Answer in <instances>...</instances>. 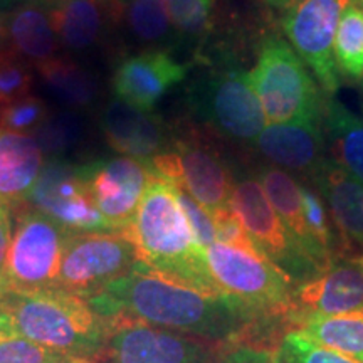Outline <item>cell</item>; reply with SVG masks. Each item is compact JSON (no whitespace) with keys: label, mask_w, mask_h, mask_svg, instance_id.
<instances>
[{"label":"cell","mask_w":363,"mask_h":363,"mask_svg":"<svg viewBox=\"0 0 363 363\" xmlns=\"http://www.w3.org/2000/svg\"><path fill=\"white\" fill-rule=\"evenodd\" d=\"M103 318L126 316L152 326L239 345L267 320L229 296H211L138 261L123 278L86 299Z\"/></svg>","instance_id":"obj_1"},{"label":"cell","mask_w":363,"mask_h":363,"mask_svg":"<svg viewBox=\"0 0 363 363\" xmlns=\"http://www.w3.org/2000/svg\"><path fill=\"white\" fill-rule=\"evenodd\" d=\"M123 234L147 266L201 293L225 296L208 272L206 249L195 240L170 180L153 174Z\"/></svg>","instance_id":"obj_2"},{"label":"cell","mask_w":363,"mask_h":363,"mask_svg":"<svg viewBox=\"0 0 363 363\" xmlns=\"http://www.w3.org/2000/svg\"><path fill=\"white\" fill-rule=\"evenodd\" d=\"M0 308L12 333L62 353L108 360L110 325L84 298L52 288L33 293H0Z\"/></svg>","instance_id":"obj_3"},{"label":"cell","mask_w":363,"mask_h":363,"mask_svg":"<svg viewBox=\"0 0 363 363\" xmlns=\"http://www.w3.org/2000/svg\"><path fill=\"white\" fill-rule=\"evenodd\" d=\"M187 106L201 128L216 138L254 145L266 116L249 72L234 66L211 69L187 88Z\"/></svg>","instance_id":"obj_4"},{"label":"cell","mask_w":363,"mask_h":363,"mask_svg":"<svg viewBox=\"0 0 363 363\" xmlns=\"http://www.w3.org/2000/svg\"><path fill=\"white\" fill-rule=\"evenodd\" d=\"M172 131V148L153 160L152 170L180 185L211 217L227 211L235 172L216 143V136L190 120Z\"/></svg>","instance_id":"obj_5"},{"label":"cell","mask_w":363,"mask_h":363,"mask_svg":"<svg viewBox=\"0 0 363 363\" xmlns=\"http://www.w3.org/2000/svg\"><path fill=\"white\" fill-rule=\"evenodd\" d=\"M249 76L271 123L321 125L323 93L305 62L279 35H266Z\"/></svg>","instance_id":"obj_6"},{"label":"cell","mask_w":363,"mask_h":363,"mask_svg":"<svg viewBox=\"0 0 363 363\" xmlns=\"http://www.w3.org/2000/svg\"><path fill=\"white\" fill-rule=\"evenodd\" d=\"M206 261L225 296L261 316L288 320L294 281L266 256L216 242L206 249Z\"/></svg>","instance_id":"obj_7"},{"label":"cell","mask_w":363,"mask_h":363,"mask_svg":"<svg viewBox=\"0 0 363 363\" xmlns=\"http://www.w3.org/2000/svg\"><path fill=\"white\" fill-rule=\"evenodd\" d=\"M66 229L43 212L27 211L17 219L9 246L0 293H33L56 288Z\"/></svg>","instance_id":"obj_8"},{"label":"cell","mask_w":363,"mask_h":363,"mask_svg":"<svg viewBox=\"0 0 363 363\" xmlns=\"http://www.w3.org/2000/svg\"><path fill=\"white\" fill-rule=\"evenodd\" d=\"M138 261L133 242L121 233L69 234L56 288L89 299L128 274Z\"/></svg>","instance_id":"obj_9"},{"label":"cell","mask_w":363,"mask_h":363,"mask_svg":"<svg viewBox=\"0 0 363 363\" xmlns=\"http://www.w3.org/2000/svg\"><path fill=\"white\" fill-rule=\"evenodd\" d=\"M230 208L259 251L293 281L306 283L323 272L276 214L256 177L235 175Z\"/></svg>","instance_id":"obj_10"},{"label":"cell","mask_w":363,"mask_h":363,"mask_svg":"<svg viewBox=\"0 0 363 363\" xmlns=\"http://www.w3.org/2000/svg\"><path fill=\"white\" fill-rule=\"evenodd\" d=\"M27 201L71 234L113 233L93 201L84 165L45 160Z\"/></svg>","instance_id":"obj_11"},{"label":"cell","mask_w":363,"mask_h":363,"mask_svg":"<svg viewBox=\"0 0 363 363\" xmlns=\"http://www.w3.org/2000/svg\"><path fill=\"white\" fill-rule=\"evenodd\" d=\"M353 0H294L286 9L283 29L296 54L313 71L326 96L338 91L335 35L342 13Z\"/></svg>","instance_id":"obj_12"},{"label":"cell","mask_w":363,"mask_h":363,"mask_svg":"<svg viewBox=\"0 0 363 363\" xmlns=\"http://www.w3.org/2000/svg\"><path fill=\"white\" fill-rule=\"evenodd\" d=\"M110 325L108 363H214L206 343L180 337L126 316L106 318Z\"/></svg>","instance_id":"obj_13"},{"label":"cell","mask_w":363,"mask_h":363,"mask_svg":"<svg viewBox=\"0 0 363 363\" xmlns=\"http://www.w3.org/2000/svg\"><path fill=\"white\" fill-rule=\"evenodd\" d=\"M88 185L99 214L113 233L128 229L155 172L147 163L116 157L84 165Z\"/></svg>","instance_id":"obj_14"},{"label":"cell","mask_w":363,"mask_h":363,"mask_svg":"<svg viewBox=\"0 0 363 363\" xmlns=\"http://www.w3.org/2000/svg\"><path fill=\"white\" fill-rule=\"evenodd\" d=\"M99 128L113 150L150 167L155 158L172 148L174 131L160 116L118 98L103 106L99 113Z\"/></svg>","instance_id":"obj_15"},{"label":"cell","mask_w":363,"mask_h":363,"mask_svg":"<svg viewBox=\"0 0 363 363\" xmlns=\"http://www.w3.org/2000/svg\"><path fill=\"white\" fill-rule=\"evenodd\" d=\"M360 308H363V267L358 261L333 262L316 278L294 289L288 321L299 330L311 316L342 315Z\"/></svg>","instance_id":"obj_16"},{"label":"cell","mask_w":363,"mask_h":363,"mask_svg":"<svg viewBox=\"0 0 363 363\" xmlns=\"http://www.w3.org/2000/svg\"><path fill=\"white\" fill-rule=\"evenodd\" d=\"M189 67L177 62L163 49H150L120 61L111 84L121 101L152 111L175 84L187 76Z\"/></svg>","instance_id":"obj_17"},{"label":"cell","mask_w":363,"mask_h":363,"mask_svg":"<svg viewBox=\"0 0 363 363\" xmlns=\"http://www.w3.org/2000/svg\"><path fill=\"white\" fill-rule=\"evenodd\" d=\"M48 4L59 43L71 52L101 45L123 12L118 0H48Z\"/></svg>","instance_id":"obj_18"},{"label":"cell","mask_w":363,"mask_h":363,"mask_svg":"<svg viewBox=\"0 0 363 363\" xmlns=\"http://www.w3.org/2000/svg\"><path fill=\"white\" fill-rule=\"evenodd\" d=\"M252 147L274 167L305 180H310L326 160L323 131L316 123L266 125Z\"/></svg>","instance_id":"obj_19"},{"label":"cell","mask_w":363,"mask_h":363,"mask_svg":"<svg viewBox=\"0 0 363 363\" xmlns=\"http://www.w3.org/2000/svg\"><path fill=\"white\" fill-rule=\"evenodd\" d=\"M308 184L328 203L340 234V246L363 249V182L326 158Z\"/></svg>","instance_id":"obj_20"},{"label":"cell","mask_w":363,"mask_h":363,"mask_svg":"<svg viewBox=\"0 0 363 363\" xmlns=\"http://www.w3.org/2000/svg\"><path fill=\"white\" fill-rule=\"evenodd\" d=\"M7 44L26 62L39 66L61 51L48 0H29L6 12Z\"/></svg>","instance_id":"obj_21"},{"label":"cell","mask_w":363,"mask_h":363,"mask_svg":"<svg viewBox=\"0 0 363 363\" xmlns=\"http://www.w3.org/2000/svg\"><path fill=\"white\" fill-rule=\"evenodd\" d=\"M44 153L33 135L0 128V203L27 201L44 167Z\"/></svg>","instance_id":"obj_22"},{"label":"cell","mask_w":363,"mask_h":363,"mask_svg":"<svg viewBox=\"0 0 363 363\" xmlns=\"http://www.w3.org/2000/svg\"><path fill=\"white\" fill-rule=\"evenodd\" d=\"M256 179L259 182L262 190H264L271 207L274 208L279 219L284 222L289 233L298 239V242L308 252V256L320 266L321 271L328 269L331 262L326 259L325 254L313 242L310 230L306 227L299 182L294 180L288 172L278 169L274 165H261L259 169H256Z\"/></svg>","instance_id":"obj_23"},{"label":"cell","mask_w":363,"mask_h":363,"mask_svg":"<svg viewBox=\"0 0 363 363\" xmlns=\"http://www.w3.org/2000/svg\"><path fill=\"white\" fill-rule=\"evenodd\" d=\"M326 158L363 182V120L343 103L326 98L321 113Z\"/></svg>","instance_id":"obj_24"},{"label":"cell","mask_w":363,"mask_h":363,"mask_svg":"<svg viewBox=\"0 0 363 363\" xmlns=\"http://www.w3.org/2000/svg\"><path fill=\"white\" fill-rule=\"evenodd\" d=\"M40 79L52 98L71 111L93 108L101 96L99 79L79 62L69 57L56 56L35 66Z\"/></svg>","instance_id":"obj_25"},{"label":"cell","mask_w":363,"mask_h":363,"mask_svg":"<svg viewBox=\"0 0 363 363\" xmlns=\"http://www.w3.org/2000/svg\"><path fill=\"white\" fill-rule=\"evenodd\" d=\"M299 330L320 345L363 363V308L342 315L311 316Z\"/></svg>","instance_id":"obj_26"},{"label":"cell","mask_w":363,"mask_h":363,"mask_svg":"<svg viewBox=\"0 0 363 363\" xmlns=\"http://www.w3.org/2000/svg\"><path fill=\"white\" fill-rule=\"evenodd\" d=\"M333 54L340 78L352 83L363 78V11L355 0L342 13Z\"/></svg>","instance_id":"obj_27"},{"label":"cell","mask_w":363,"mask_h":363,"mask_svg":"<svg viewBox=\"0 0 363 363\" xmlns=\"http://www.w3.org/2000/svg\"><path fill=\"white\" fill-rule=\"evenodd\" d=\"M126 22L133 38L145 45L160 49L177 43L165 0H130Z\"/></svg>","instance_id":"obj_28"},{"label":"cell","mask_w":363,"mask_h":363,"mask_svg":"<svg viewBox=\"0 0 363 363\" xmlns=\"http://www.w3.org/2000/svg\"><path fill=\"white\" fill-rule=\"evenodd\" d=\"M167 11L174 27L177 40L195 45L201 52L211 38L214 19L212 4L208 0H165Z\"/></svg>","instance_id":"obj_29"},{"label":"cell","mask_w":363,"mask_h":363,"mask_svg":"<svg viewBox=\"0 0 363 363\" xmlns=\"http://www.w3.org/2000/svg\"><path fill=\"white\" fill-rule=\"evenodd\" d=\"M86 123L78 111H56L49 115L44 125L33 135L44 155L62 158L72 148L84 142Z\"/></svg>","instance_id":"obj_30"},{"label":"cell","mask_w":363,"mask_h":363,"mask_svg":"<svg viewBox=\"0 0 363 363\" xmlns=\"http://www.w3.org/2000/svg\"><path fill=\"white\" fill-rule=\"evenodd\" d=\"M274 357L276 363H360L320 345L301 330H289Z\"/></svg>","instance_id":"obj_31"},{"label":"cell","mask_w":363,"mask_h":363,"mask_svg":"<svg viewBox=\"0 0 363 363\" xmlns=\"http://www.w3.org/2000/svg\"><path fill=\"white\" fill-rule=\"evenodd\" d=\"M299 192H301L303 214H305V222L313 242L325 254L326 259L333 264L335 252H338V244L335 239L333 229H331L323 199L313 185L299 184Z\"/></svg>","instance_id":"obj_32"},{"label":"cell","mask_w":363,"mask_h":363,"mask_svg":"<svg viewBox=\"0 0 363 363\" xmlns=\"http://www.w3.org/2000/svg\"><path fill=\"white\" fill-rule=\"evenodd\" d=\"M51 115L48 103L33 94L0 108V128L21 135H34Z\"/></svg>","instance_id":"obj_33"},{"label":"cell","mask_w":363,"mask_h":363,"mask_svg":"<svg viewBox=\"0 0 363 363\" xmlns=\"http://www.w3.org/2000/svg\"><path fill=\"white\" fill-rule=\"evenodd\" d=\"M34 83L30 65L11 49H0V104L27 96Z\"/></svg>","instance_id":"obj_34"},{"label":"cell","mask_w":363,"mask_h":363,"mask_svg":"<svg viewBox=\"0 0 363 363\" xmlns=\"http://www.w3.org/2000/svg\"><path fill=\"white\" fill-rule=\"evenodd\" d=\"M79 360L86 358L67 357L48 350L16 333H0V363H71Z\"/></svg>","instance_id":"obj_35"},{"label":"cell","mask_w":363,"mask_h":363,"mask_svg":"<svg viewBox=\"0 0 363 363\" xmlns=\"http://www.w3.org/2000/svg\"><path fill=\"white\" fill-rule=\"evenodd\" d=\"M175 185V184H174ZM177 189V199H179L182 211H184L185 217H187V222L192 229L194 238L197 240V244L203 249H207L208 246L217 242V235H216V227L214 222H212L211 216L203 211L202 206H199L197 202L194 201L190 195L185 192L180 185H175Z\"/></svg>","instance_id":"obj_36"},{"label":"cell","mask_w":363,"mask_h":363,"mask_svg":"<svg viewBox=\"0 0 363 363\" xmlns=\"http://www.w3.org/2000/svg\"><path fill=\"white\" fill-rule=\"evenodd\" d=\"M211 219L216 227L217 242L242 249V251L257 254V256H264L259 251V247L256 246V242L251 239V235L247 234V230L244 229V225L240 224V220L233 212V208L229 207L227 211H222L219 214L212 216Z\"/></svg>","instance_id":"obj_37"},{"label":"cell","mask_w":363,"mask_h":363,"mask_svg":"<svg viewBox=\"0 0 363 363\" xmlns=\"http://www.w3.org/2000/svg\"><path fill=\"white\" fill-rule=\"evenodd\" d=\"M214 363H276V357L257 348L234 345L233 350L216 358Z\"/></svg>","instance_id":"obj_38"},{"label":"cell","mask_w":363,"mask_h":363,"mask_svg":"<svg viewBox=\"0 0 363 363\" xmlns=\"http://www.w3.org/2000/svg\"><path fill=\"white\" fill-rule=\"evenodd\" d=\"M12 230H11V216H9V207L0 203V278L6 267L9 246H11Z\"/></svg>","instance_id":"obj_39"},{"label":"cell","mask_w":363,"mask_h":363,"mask_svg":"<svg viewBox=\"0 0 363 363\" xmlns=\"http://www.w3.org/2000/svg\"><path fill=\"white\" fill-rule=\"evenodd\" d=\"M7 33H6V12H0V49H6Z\"/></svg>","instance_id":"obj_40"},{"label":"cell","mask_w":363,"mask_h":363,"mask_svg":"<svg viewBox=\"0 0 363 363\" xmlns=\"http://www.w3.org/2000/svg\"><path fill=\"white\" fill-rule=\"evenodd\" d=\"M262 2L269 4L272 7H278V9H288L293 4V0H262Z\"/></svg>","instance_id":"obj_41"},{"label":"cell","mask_w":363,"mask_h":363,"mask_svg":"<svg viewBox=\"0 0 363 363\" xmlns=\"http://www.w3.org/2000/svg\"><path fill=\"white\" fill-rule=\"evenodd\" d=\"M0 333H12V331H11V326H9L7 316L4 315L2 308H0Z\"/></svg>","instance_id":"obj_42"},{"label":"cell","mask_w":363,"mask_h":363,"mask_svg":"<svg viewBox=\"0 0 363 363\" xmlns=\"http://www.w3.org/2000/svg\"><path fill=\"white\" fill-rule=\"evenodd\" d=\"M29 2V0H0V4H22Z\"/></svg>","instance_id":"obj_43"},{"label":"cell","mask_w":363,"mask_h":363,"mask_svg":"<svg viewBox=\"0 0 363 363\" xmlns=\"http://www.w3.org/2000/svg\"><path fill=\"white\" fill-rule=\"evenodd\" d=\"M108 362V360H106ZM71 363H104V362H96V360H79V362H71Z\"/></svg>","instance_id":"obj_44"},{"label":"cell","mask_w":363,"mask_h":363,"mask_svg":"<svg viewBox=\"0 0 363 363\" xmlns=\"http://www.w3.org/2000/svg\"><path fill=\"white\" fill-rule=\"evenodd\" d=\"M355 2L358 4V6H360V9L363 11V0H355Z\"/></svg>","instance_id":"obj_45"},{"label":"cell","mask_w":363,"mask_h":363,"mask_svg":"<svg viewBox=\"0 0 363 363\" xmlns=\"http://www.w3.org/2000/svg\"><path fill=\"white\" fill-rule=\"evenodd\" d=\"M358 264H360V266H362V267H363V256H362V257H360V259H358Z\"/></svg>","instance_id":"obj_46"},{"label":"cell","mask_w":363,"mask_h":363,"mask_svg":"<svg viewBox=\"0 0 363 363\" xmlns=\"http://www.w3.org/2000/svg\"><path fill=\"white\" fill-rule=\"evenodd\" d=\"M208 2H214V0H208Z\"/></svg>","instance_id":"obj_47"},{"label":"cell","mask_w":363,"mask_h":363,"mask_svg":"<svg viewBox=\"0 0 363 363\" xmlns=\"http://www.w3.org/2000/svg\"><path fill=\"white\" fill-rule=\"evenodd\" d=\"M293 2H294V0H293Z\"/></svg>","instance_id":"obj_48"}]
</instances>
